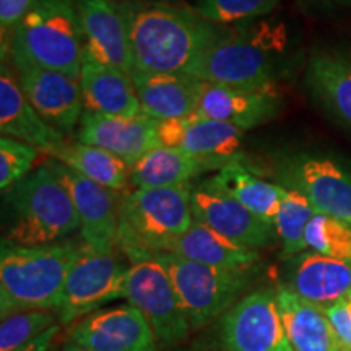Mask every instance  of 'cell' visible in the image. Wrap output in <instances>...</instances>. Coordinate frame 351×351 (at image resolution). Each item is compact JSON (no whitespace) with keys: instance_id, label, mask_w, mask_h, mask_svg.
<instances>
[{"instance_id":"obj_1","label":"cell","mask_w":351,"mask_h":351,"mask_svg":"<svg viewBox=\"0 0 351 351\" xmlns=\"http://www.w3.org/2000/svg\"><path fill=\"white\" fill-rule=\"evenodd\" d=\"M134 72L187 73L215 44L230 36L223 26L199 15L194 7L165 0H124Z\"/></svg>"},{"instance_id":"obj_2","label":"cell","mask_w":351,"mask_h":351,"mask_svg":"<svg viewBox=\"0 0 351 351\" xmlns=\"http://www.w3.org/2000/svg\"><path fill=\"white\" fill-rule=\"evenodd\" d=\"M287 52L282 25L244 23L205 52L189 70L202 82L238 88L276 85Z\"/></svg>"},{"instance_id":"obj_3","label":"cell","mask_w":351,"mask_h":351,"mask_svg":"<svg viewBox=\"0 0 351 351\" xmlns=\"http://www.w3.org/2000/svg\"><path fill=\"white\" fill-rule=\"evenodd\" d=\"M83 245H16L3 239L0 252V314L56 309L70 267Z\"/></svg>"},{"instance_id":"obj_4","label":"cell","mask_w":351,"mask_h":351,"mask_svg":"<svg viewBox=\"0 0 351 351\" xmlns=\"http://www.w3.org/2000/svg\"><path fill=\"white\" fill-rule=\"evenodd\" d=\"M15 70L39 67L80 78L83 39L78 0H39L10 33Z\"/></svg>"},{"instance_id":"obj_5","label":"cell","mask_w":351,"mask_h":351,"mask_svg":"<svg viewBox=\"0 0 351 351\" xmlns=\"http://www.w3.org/2000/svg\"><path fill=\"white\" fill-rule=\"evenodd\" d=\"M12 210L8 243L57 244L80 230V221L65 184L54 168L43 165L7 191Z\"/></svg>"},{"instance_id":"obj_6","label":"cell","mask_w":351,"mask_h":351,"mask_svg":"<svg viewBox=\"0 0 351 351\" xmlns=\"http://www.w3.org/2000/svg\"><path fill=\"white\" fill-rule=\"evenodd\" d=\"M192 189H140L121 202L119 241L127 258L142 252H166L192 223Z\"/></svg>"},{"instance_id":"obj_7","label":"cell","mask_w":351,"mask_h":351,"mask_svg":"<svg viewBox=\"0 0 351 351\" xmlns=\"http://www.w3.org/2000/svg\"><path fill=\"white\" fill-rule=\"evenodd\" d=\"M153 254L169 271L191 328L230 311L251 283V269H218L171 252Z\"/></svg>"},{"instance_id":"obj_8","label":"cell","mask_w":351,"mask_h":351,"mask_svg":"<svg viewBox=\"0 0 351 351\" xmlns=\"http://www.w3.org/2000/svg\"><path fill=\"white\" fill-rule=\"evenodd\" d=\"M125 300L147 317L156 340L166 346L182 341L191 332L178 291L166 267L153 252L129 257Z\"/></svg>"},{"instance_id":"obj_9","label":"cell","mask_w":351,"mask_h":351,"mask_svg":"<svg viewBox=\"0 0 351 351\" xmlns=\"http://www.w3.org/2000/svg\"><path fill=\"white\" fill-rule=\"evenodd\" d=\"M129 265L114 252H96L83 245L70 267L62 296L56 307L62 324L75 322L99 311L101 306L125 298Z\"/></svg>"},{"instance_id":"obj_10","label":"cell","mask_w":351,"mask_h":351,"mask_svg":"<svg viewBox=\"0 0 351 351\" xmlns=\"http://www.w3.org/2000/svg\"><path fill=\"white\" fill-rule=\"evenodd\" d=\"M225 351H293L276 301V289L262 288L236 302L221 319Z\"/></svg>"},{"instance_id":"obj_11","label":"cell","mask_w":351,"mask_h":351,"mask_svg":"<svg viewBox=\"0 0 351 351\" xmlns=\"http://www.w3.org/2000/svg\"><path fill=\"white\" fill-rule=\"evenodd\" d=\"M282 186L296 189L309 199L317 213L351 226V173L326 156H291L280 165Z\"/></svg>"},{"instance_id":"obj_12","label":"cell","mask_w":351,"mask_h":351,"mask_svg":"<svg viewBox=\"0 0 351 351\" xmlns=\"http://www.w3.org/2000/svg\"><path fill=\"white\" fill-rule=\"evenodd\" d=\"M51 166L75 205L83 245L96 252H114L119 241L121 221V204H117L114 191L90 181L56 160Z\"/></svg>"},{"instance_id":"obj_13","label":"cell","mask_w":351,"mask_h":351,"mask_svg":"<svg viewBox=\"0 0 351 351\" xmlns=\"http://www.w3.org/2000/svg\"><path fill=\"white\" fill-rule=\"evenodd\" d=\"M70 341L93 351H156L150 322L129 302L78 320L70 330Z\"/></svg>"},{"instance_id":"obj_14","label":"cell","mask_w":351,"mask_h":351,"mask_svg":"<svg viewBox=\"0 0 351 351\" xmlns=\"http://www.w3.org/2000/svg\"><path fill=\"white\" fill-rule=\"evenodd\" d=\"M85 52L99 62L134 73L129 23L121 2L78 0Z\"/></svg>"},{"instance_id":"obj_15","label":"cell","mask_w":351,"mask_h":351,"mask_svg":"<svg viewBox=\"0 0 351 351\" xmlns=\"http://www.w3.org/2000/svg\"><path fill=\"white\" fill-rule=\"evenodd\" d=\"M158 124L160 122L143 114L137 117H124L83 111L77 142L103 148L121 158L132 168L140 158L161 147Z\"/></svg>"},{"instance_id":"obj_16","label":"cell","mask_w":351,"mask_h":351,"mask_svg":"<svg viewBox=\"0 0 351 351\" xmlns=\"http://www.w3.org/2000/svg\"><path fill=\"white\" fill-rule=\"evenodd\" d=\"M26 99L47 124L67 137L80 124L83 98L80 83L57 70L23 67L16 70Z\"/></svg>"},{"instance_id":"obj_17","label":"cell","mask_w":351,"mask_h":351,"mask_svg":"<svg viewBox=\"0 0 351 351\" xmlns=\"http://www.w3.org/2000/svg\"><path fill=\"white\" fill-rule=\"evenodd\" d=\"M158 134L165 147L230 165L241 161L239 150L243 147L245 132L225 122L192 114L181 119L160 122Z\"/></svg>"},{"instance_id":"obj_18","label":"cell","mask_w":351,"mask_h":351,"mask_svg":"<svg viewBox=\"0 0 351 351\" xmlns=\"http://www.w3.org/2000/svg\"><path fill=\"white\" fill-rule=\"evenodd\" d=\"M192 213L197 221L212 228L232 243L256 251L269 245L276 234L274 226L249 212L239 202L204 182L192 189Z\"/></svg>"},{"instance_id":"obj_19","label":"cell","mask_w":351,"mask_h":351,"mask_svg":"<svg viewBox=\"0 0 351 351\" xmlns=\"http://www.w3.org/2000/svg\"><path fill=\"white\" fill-rule=\"evenodd\" d=\"M282 108L276 85L238 88L205 82L197 114L249 130L274 119Z\"/></svg>"},{"instance_id":"obj_20","label":"cell","mask_w":351,"mask_h":351,"mask_svg":"<svg viewBox=\"0 0 351 351\" xmlns=\"http://www.w3.org/2000/svg\"><path fill=\"white\" fill-rule=\"evenodd\" d=\"M293 295L327 309L351 300V263L314 251L293 256L287 270V285Z\"/></svg>"},{"instance_id":"obj_21","label":"cell","mask_w":351,"mask_h":351,"mask_svg":"<svg viewBox=\"0 0 351 351\" xmlns=\"http://www.w3.org/2000/svg\"><path fill=\"white\" fill-rule=\"evenodd\" d=\"M0 72V132L3 137L33 145L49 156L67 147L62 132L47 124L26 99L13 70L2 62Z\"/></svg>"},{"instance_id":"obj_22","label":"cell","mask_w":351,"mask_h":351,"mask_svg":"<svg viewBox=\"0 0 351 351\" xmlns=\"http://www.w3.org/2000/svg\"><path fill=\"white\" fill-rule=\"evenodd\" d=\"M143 116L165 122L197 114L205 82L189 73H132Z\"/></svg>"},{"instance_id":"obj_23","label":"cell","mask_w":351,"mask_h":351,"mask_svg":"<svg viewBox=\"0 0 351 351\" xmlns=\"http://www.w3.org/2000/svg\"><path fill=\"white\" fill-rule=\"evenodd\" d=\"M78 83L86 112L124 117L142 114L137 90L129 73L99 62L86 52Z\"/></svg>"},{"instance_id":"obj_24","label":"cell","mask_w":351,"mask_h":351,"mask_svg":"<svg viewBox=\"0 0 351 351\" xmlns=\"http://www.w3.org/2000/svg\"><path fill=\"white\" fill-rule=\"evenodd\" d=\"M219 161L205 160L178 148L161 147L147 153L130 168V186L140 189H161L187 186L197 176L225 168Z\"/></svg>"},{"instance_id":"obj_25","label":"cell","mask_w":351,"mask_h":351,"mask_svg":"<svg viewBox=\"0 0 351 351\" xmlns=\"http://www.w3.org/2000/svg\"><path fill=\"white\" fill-rule=\"evenodd\" d=\"M276 301L293 351H343L326 313L285 287L276 288Z\"/></svg>"},{"instance_id":"obj_26","label":"cell","mask_w":351,"mask_h":351,"mask_svg":"<svg viewBox=\"0 0 351 351\" xmlns=\"http://www.w3.org/2000/svg\"><path fill=\"white\" fill-rule=\"evenodd\" d=\"M204 184L239 202L249 212L275 228V218L287 194V187L282 184L258 178L241 161L226 165Z\"/></svg>"},{"instance_id":"obj_27","label":"cell","mask_w":351,"mask_h":351,"mask_svg":"<svg viewBox=\"0 0 351 351\" xmlns=\"http://www.w3.org/2000/svg\"><path fill=\"white\" fill-rule=\"evenodd\" d=\"M166 252L218 269H252L254 263L258 261V251L256 249L232 243L197 219L169 245Z\"/></svg>"},{"instance_id":"obj_28","label":"cell","mask_w":351,"mask_h":351,"mask_svg":"<svg viewBox=\"0 0 351 351\" xmlns=\"http://www.w3.org/2000/svg\"><path fill=\"white\" fill-rule=\"evenodd\" d=\"M306 83L319 103L351 130V56L337 52L313 56Z\"/></svg>"},{"instance_id":"obj_29","label":"cell","mask_w":351,"mask_h":351,"mask_svg":"<svg viewBox=\"0 0 351 351\" xmlns=\"http://www.w3.org/2000/svg\"><path fill=\"white\" fill-rule=\"evenodd\" d=\"M52 160L114 192L125 191L130 184V166L103 148L80 142L69 143L52 155Z\"/></svg>"},{"instance_id":"obj_30","label":"cell","mask_w":351,"mask_h":351,"mask_svg":"<svg viewBox=\"0 0 351 351\" xmlns=\"http://www.w3.org/2000/svg\"><path fill=\"white\" fill-rule=\"evenodd\" d=\"M317 210L309 199L296 189H288L275 218V232L282 241L285 257H293L304 252L306 228L314 218Z\"/></svg>"},{"instance_id":"obj_31","label":"cell","mask_w":351,"mask_h":351,"mask_svg":"<svg viewBox=\"0 0 351 351\" xmlns=\"http://www.w3.org/2000/svg\"><path fill=\"white\" fill-rule=\"evenodd\" d=\"M304 241L311 251L351 263V226L348 223L315 213L306 228Z\"/></svg>"},{"instance_id":"obj_32","label":"cell","mask_w":351,"mask_h":351,"mask_svg":"<svg viewBox=\"0 0 351 351\" xmlns=\"http://www.w3.org/2000/svg\"><path fill=\"white\" fill-rule=\"evenodd\" d=\"M280 0H195L194 8L208 21L231 26L270 15Z\"/></svg>"},{"instance_id":"obj_33","label":"cell","mask_w":351,"mask_h":351,"mask_svg":"<svg viewBox=\"0 0 351 351\" xmlns=\"http://www.w3.org/2000/svg\"><path fill=\"white\" fill-rule=\"evenodd\" d=\"M51 309H29L8 314L0 324V351H13L56 326Z\"/></svg>"},{"instance_id":"obj_34","label":"cell","mask_w":351,"mask_h":351,"mask_svg":"<svg viewBox=\"0 0 351 351\" xmlns=\"http://www.w3.org/2000/svg\"><path fill=\"white\" fill-rule=\"evenodd\" d=\"M38 155L39 150L33 145L2 135L0 138V189L5 192L21 179H25L32 173Z\"/></svg>"},{"instance_id":"obj_35","label":"cell","mask_w":351,"mask_h":351,"mask_svg":"<svg viewBox=\"0 0 351 351\" xmlns=\"http://www.w3.org/2000/svg\"><path fill=\"white\" fill-rule=\"evenodd\" d=\"M326 313L328 322L332 324L333 332L339 339L341 350L351 351V304L350 300L340 301L327 309H322Z\"/></svg>"},{"instance_id":"obj_36","label":"cell","mask_w":351,"mask_h":351,"mask_svg":"<svg viewBox=\"0 0 351 351\" xmlns=\"http://www.w3.org/2000/svg\"><path fill=\"white\" fill-rule=\"evenodd\" d=\"M39 0H0V29L2 39L7 33H12L13 28L25 19L26 13L36 5Z\"/></svg>"},{"instance_id":"obj_37","label":"cell","mask_w":351,"mask_h":351,"mask_svg":"<svg viewBox=\"0 0 351 351\" xmlns=\"http://www.w3.org/2000/svg\"><path fill=\"white\" fill-rule=\"evenodd\" d=\"M57 333H59V326L56 324V326L51 327L49 330H46L34 340L28 341L26 345L20 346V348L13 351H52V343H54Z\"/></svg>"},{"instance_id":"obj_38","label":"cell","mask_w":351,"mask_h":351,"mask_svg":"<svg viewBox=\"0 0 351 351\" xmlns=\"http://www.w3.org/2000/svg\"><path fill=\"white\" fill-rule=\"evenodd\" d=\"M302 3L307 5H337V3H348L351 0H301Z\"/></svg>"},{"instance_id":"obj_39","label":"cell","mask_w":351,"mask_h":351,"mask_svg":"<svg viewBox=\"0 0 351 351\" xmlns=\"http://www.w3.org/2000/svg\"><path fill=\"white\" fill-rule=\"evenodd\" d=\"M60 351H93V350L85 348V346H80V345L73 343V341H69L67 345L62 346V350H60Z\"/></svg>"},{"instance_id":"obj_40","label":"cell","mask_w":351,"mask_h":351,"mask_svg":"<svg viewBox=\"0 0 351 351\" xmlns=\"http://www.w3.org/2000/svg\"><path fill=\"white\" fill-rule=\"evenodd\" d=\"M165 2H174L176 3V0H165Z\"/></svg>"},{"instance_id":"obj_41","label":"cell","mask_w":351,"mask_h":351,"mask_svg":"<svg viewBox=\"0 0 351 351\" xmlns=\"http://www.w3.org/2000/svg\"><path fill=\"white\" fill-rule=\"evenodd\" d=\"M191 351H197V350H191Z\"/></svg>"},{"instance_id":"obj_42","label":"cell","mask_w":351,"mask_h":351,"mask_svg":"<svg viewBox=\"0 0 351 351\" xmlns=\"http://www.w3.org/2000/svg\"><path fill=\"white\" fill-rule=\"evenodd\" d=\"M350 304H351V300H350Z\"/></svg>"}]
</instances>
